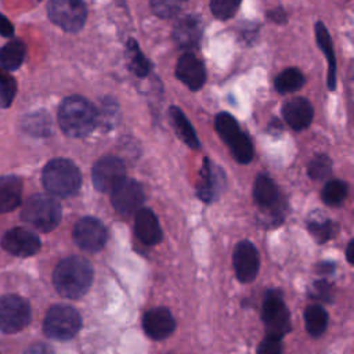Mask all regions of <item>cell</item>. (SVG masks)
<instances>
[{"mask_svg":"<svg viewBox=\"0 0 354 354\" xmlns=\"http://www.w3.org/2000/svg\"><path fill=\"white\" fill-rule=\"evenodd\" d=\"M53 281L61 296L68 299L82 297L91 285L93 267L84 257H66L57 264Z\"/></svg>","mask_w":354,"mask_h":354,"instance_id":"cell-1","label":"cell"},{"mask_svg":"<svg viewBox=\"0 0 354 354\" xmlns=\"http://www.w3.org/2000/svg\"><path fill=\"white\" fill-rule=\"evenodd\" d=\"M95 106L80 95L66 97L58 109V123L62 131L73 138L88 136L97 126Z\"/></svg>","mask_w":354,"mask_h":354,"instance_id":"cell-2","label":"cell"},{"mask_svg":"<svg viewBox=\"0 0 354 354\" xmlns=\"http://www.w3.org/2000/svg\"><path fill=\"white\" fill-rule=\"evenodd\" d=\"M44 188L55 196L66 198L75 195L82 184V174L77 166L69 159H53L43 169Z\"/></svg>","mask_w":354,"mask_h":354,"instance_id":"cell-3","label":"cell"},{"mask_svg":"<svg viewBox=\"0 0 354 354\" xmlns=\"http://www.w3.org/2000/svg\"><path fill=\"white\" fill-rule=\"evenodd\" d=\"M61 213V206L53 196L36 194L26 201L22 218L36 230L48 232L59 224Z\"/></svg>","mask_w":354,"mask_h":354,"instance_id":"cell-4","label":"cell"},{"mask_svg":"<svg viewBox=\"0 0 354 354\" xmlns=\"http://www.w3.org/2000/svg\"><path fill=\"white\" fill-rule=\"evenodd\" d=\"M80 314L71 306L58 304L51 307L44 318L43 330L54 340H69L80 330Z\"/></svg>","mask_w":354,"mask_h":354,"instance_id":"cell-5","label":"cell"},{"mask_svg":"<svg viewBox=\"0 0 354 354\" xmlns=\"http://www.w3.org/2000/svg\"><path fill=\"white\" fill-rule=\"evenodd\" d=\"M216 130L224 142L230 147L234 158L239 163H249L253 158V145L249 137L241 131L239 124L227 112H221L216 116Z\"/></svg>","mask_w":354,"mask_h":354,"instance_id":"cell-6","label":"cell"},{"mask_svg":"<svg viewBox=\"0 0 354 354\" xmlns=\"http://www.w3.org/2000/svg\"><path fill=\"white\" fill-rule=\"evenodd\" d=\"M47 10L50 19L71 33L79 32L87 18V7L83 0H50Z\"/></svg>","mask_w":354,"mask_h":354,"instance_id":"cell-7","label":"cell"},{"mask_svg":"<svg viewBox=\"0 0 354 354\" xmlns=\"http://www.w3.org/2000/svg\"><path fill=\"white\" fill-rule=\"evenodd\" d=\"M30 322L29 303L15 295L0 297V330L15 333Z\"/></svg>","mask_w":354,"mask_h":354,"instance_id":"cell-8","label":"cell"},{"mask_svg":"<svg viewBox=\"0 0 354 354\" xmlns=\"http://www.w3.org/2000/svg\"><path fill=\"white\" fill-rule=\"evenodd\" d=\"M263 321L268 336L282 339L289 330V313L279 293H267L263 304Z\"/></svg>","mask_w":354,"mask_h":354,"instance_id":"cell-9","label":"cell"},{"mask_svg":"<svg viewBox=\"0 0 354 354\" xmlns=\"http://www.w3.org/2000/svg\"><path fill=\"white\" fill-rule=\"evenodd\" d=\"M111 202L119 214L130 216L141 209L144 202V189L138 181L124 177L111 191Z\"/></svg>","mask_w":354,"mask_h":354,"instance_id":"cell-10","label":"cell"},{"mask_svg":"<svg viewBox=\"0 0 354 354\" xmlns=\"http://www.w3.org/2000/svg\"><path fill=\"white\" fill-rule=\"evenodd\" d=\"M124 177V163L116 156H104L93 167V184L101 192H111Z\"/></svg>","mask_w":354,"mask_h":354,"instance_id":"cell-11","label":"cell"},{"mask_svg":"<svg viewBox=\"0 0 354 354\" xmlns=\"http://www.w3.org/2000/svg\"><path fill=\"white\" fill-rule=\"evenodd\" d=\"M108 238L106 228L104 224L94 217L80 218L73 228L75 243L87 252L100 250Z\"/></svg>","mask_w":354,"mask_h":354,"instance_id":"cell-12","label":"cell"},{"mask_svg":"<svg viewBox=\"0 0 354 354\" xmlns=\"http://www.w3.org/2000/svg\"><path fill=\"white\" fill-rule=\"evenodd\" d=\"M232 260L235 274L241 282L248 283L256 278L260 266V257L253 243L249 241L239 242L234 250Z\"/></svg>","mask_w":354,"mask_h":354,"instance_id":"cell-13","label":"cell"},{"mask_svg":"<svg viewBox=\"0 0 354 354\" xmlns=\"http://www.w3.org/2000/svg\"><path fill=\"white\" fill-rule=\"evenodd\" d=\"M1 246L4 250L14 256L28 257L39 252L40 239L36 234L25 228H12L7 231L1 238Z\"/></svg>","mask_w":354,"mask_h":354,"instance_id":"cell-14","label":"cell"},{"mask_svg":"<svg viewBox=\"0 0 354 354\" xmlns=\"http://www.w3.org/2000/svg\"><path fill=\"white\" fill-rule=\"evenodd\" d=\"M176 77L188 88L196 91L202 88L206 80V72L202 61L194 54L187 53L180 57L176 65Z\"/></svg>","mask_w":354,"mask_h":354,"instance_id":"cell-15","label":"cell"},{"mask_svg":"<svg viewBox=\"0 0 354 354\" xmlns=\"http://www.w3.org/2000/svg\"><path fill=\"white\" fill-rule=\"evenodd\" d=\"M142 328L151 339L160 340L173 333L176 321L167 308L156 307L145 313L142 318Z\"/></svg>","mask_w":354,"mask_h":354,"instance_id":"cell-16","label":"cell"},{"mask_svg":"<svg viewBox=\"0 0 354 354\" xmlns=\"http://www.w3.org/2000/svg\"><path fill=\"white\" fill-rule=\"evenodd\" d=\"M173 40L180 48H195L202 37V22L195 14L180 18L173 28Z\"/></svg>","mask_w":354,"mask_h":354,"instance_id":"cell-17","label":"cell"},{"mask_svg":"<svg viewBox=\"0 0 354 354\" xmlns=\"http://www.w3.org/2000/svg\"><path fill=\"white\" fill-rule=\"evenodd\" d=\"M282 115L285 122L293 130H303L313 122L314 111L311 104L303 97H295L285 102L282 108Z\"/></svg>","mask_w":354,"mask_h":354,"instance_id":"cell-18","label":"cell"},{"mask_svg":"<svg viewBox=\"0 0 354 354\" xmlns=\"http://www.w3.org/2000/svg\"><path fill=\"white\" fill-rule=\"evenodd\" d=\"M134 231L137 238L145 245H156L162 239V230L158 217L151 209L141 207L136 213Z\"/></svg>","mask_w":354,"mask_h":354,"instance_id":"cell-19","label":"cell"},{"mask_svg":"<svg viewBox=\"0 0 354 354\" xmlns=\"http://www.w3.org/2000/svg\"><path fill=\"white\" fill-rule=\"evenodd\" d=\"M22 181L15 176L0 177V213H8L19 206Z\"/></svg>","mask_w":354,"mask_h":354,"instance_id":"cell-20","label":"cell"},{"mask_svg":"<svg viewBox=\"0 0 354 354\" xmlns=\"http://www.w3.org/2000/svg\"><path fill=\"white\" fill-rule=\"evenodd\" d=\"M315 39L317 44L321 48V51L325 54L328 59V87L329 90H335L336 87V58H335V51L332 46V39L328 33V29L325 25L318 21L315 24Z\"/></svg>","mask_w":354,"mask_h":354,"instance_id":"cell-21","label":"cell"},{"mask_svg":"<svg viewBox=\"0 0 354 354\" xmlns=\"http://www.w3.org/2000/svg\"><path fill=\"white\" fill-rule=\"evenodd\" d=\"M170 119L171 123L176 129V133L178 134V137L191 148L196 149L199 148V140L196 137V133L192 127V124L189 123V120L187 119V116L184 115V112L177 108V106H170Z\"/></svg>","mask_w":354,"mask_h":354,"instance_id":"cell-22","label":"cell"},{"mask_svg":"<svg viewBox=\"0 0 354 354\" xmlns=\"http://www.w3.org/2000/svg\"><path fill=\"white\" fill-rule=\"evenodd\" d=\"M26 54L24 41L15 39L0 48V68L4 71H14L21 66Z\"/></svg>","mask_w":354,"mask_h":354,"instance_id":"cell-23","label":"cell"},{"mask_svg":"<svg viewBox=\"0 0 354 354\" xmlns=\"http://www.w3.org/2000/svg\"><path fill=\"white\" fill-rule=\"evenodd\" d=\"M253 196L260 206H272L278 198V189L275 183L267 174H259L253 185Z\"/></svg>","mask_w":354,"mask_h":354,"instance_id":"cell-24","label":"cell"},{"mask_svg":"<svg viewBox=\"0 0 354 354\" xmlns=\"http://www.w3.org/2000/svg\"><path fill=\"white\" fill-rule=\"evenodd\" d=\"M126 58L130 71L138 77H144L151 72V62L140 50L134 39H129L126 44Z\"/></svg>","mask_w":354,"mask_h":354,"instance_id":"cell-25","label":"cell"},{"mask_svg":"<svg viewBox=\"0 0 354 354\" xmlns=\"http://www.w3.org/2000/svg\"><path fill=\"white\" fill-rule=\"evenodd\" d=\"M304 322H306V329L307 332L317 337L319 335L324 333V330L326 329L328 325V314L326 311L318 306V304H313L308 306L306 313H304Z\"/></svg>","mask_w":354,"mask_h":354,"instance_id":"cell-26","label":"cell"},{"mask_svg":"<svg viewBox=\"0 0 354 354\" xmlns=\"http://www.w3.org/2000/svg\"><path fill=\"white\" fill-rule=\"evenodd\" d=\"M275 90L281 94L292 93L303 87L304 76L297 68H288L275 77Z\"/></svg>","mask_w":354,"mask_h":354,"instance_id":"cell-27","label":"cell"},{"mask_svg":"<svg viewBox=\"0 0 354 354\" xmlns=\"http://www.w3.org/2000/svg\"><path fill=\"white\" fill-rule=\"evenodd\" d=\"M188 0H151V8L155 15L163 19L177 17L187 6Z\"/></svg>","mask_w":354,"mask_h":354,"instance_id":"cell-28","label":"cell"},{"mask_svg":"<svg viewBox=\"0 0 354 354\" xmlns=\"http://www.w3.org/2000/svg\"><path fill=\"white\" fill-rule=\"evenodd\" d=\"M347 196V184L340 180L328 181L322 189V199L329 206L340 205Z\"/></svg>","mask_w":354,"mask_h":354,"instance_id":"cell-29","label":"cell"},{"mask_svg":"<svg viewBox=\"0 0 354 354\" xmlns=\"http://www.w3.org/2000/svg\"><path fill=\"white\" fill-rule=\"evenodd\" d=\"M15 93L17 83L14 77L8 73V71L0 68V106H10L15 97Z\"/></svg>","mask_w":354,"mask_h":354,"instance_id":"cell-30","label":"cell"},{"mask_svg":"<svg viewBox=\"0 0 354 354\" xmlns=\"http://www.w3.org/2000/svg\"><path fill=\"white\" fill-rule=\"evenodd\" d=\"M198 192H199L198 195L206 202L212 201L213 196L216 195V178L213 176L212 166L207 159L205 160V166L202 169V181H201Z\"/></svg>","mask_w":354,"mask_h":354,"instance_id":"cell-31","label":"cell"},{"mask_svg":"<svg viewBox=\"0 0 354 354\" xmlns=\"http://www.w3.org/2000/svg\"><path fill=\"white\" fill-rule=\"evenodd\" d=\"M332 162L326 155H317L310 160L308 176L313 180H324L330 174Z\"/></svg>","mask_w":354,"mask_h":354,"instance_id":"cell-32","label":"cell"},{"mask_svg":"<svg viewBox=\"0 0 354 354\" xmlns=\"http://www.w3.org/2000/svg\"><path fill=\"white\" fill-rule=\"evenodd\" d=\"M241 1L242 0H210V10L216 18L228 19L236 12Z\"/></svg>","mask_w":354,"mask_h":354,"instance_id":"cell-33","label":"cell"},{"mask_svg":"<svg viewBox=\"0 0 354 354\" xmlns=\"http://www.w3.org/2000/svg\"><path fill=\"white\" fill-rule=\"evenodd\" d=\"M51 120L46 113L30 115L26 120V130L36 136H46L50 133Z\"/></svg>","mask_w":354,"mask_h":354,"instance_id":"cell-34","label":"cell"},{"mask_svg":"<svg viewBox=\"0 0 354 354\" xmlns=\"http://www.w3.org/2000/svg\"><path fill=\"white\" fill-rule=\"evenodd\" d=\"M257 354H282L281 339L267 335L264 340L259 344Z\"/></svg>","mask_w":354,"mask_h":354,"instance_id":"cell-35","label":"cell"},{"mask_svg":"<svg viewBox=\"0 0 354 354\" xmlns=\"http://www.w3.org/2000/svg\"><path fill=\"white\" fill-rule=\"evenodd\" d=\"M308 228L311 230V232L317 236V238H319L321 241H325V239H328L329 236H332V230H333V227H332V223H311L310 225H308Z\"/></svg>","mask_w":354,"mask_h":354,"instance_id":"cell-36","label":"cell"},{"mask_svg":"<svg viewBox=\"0 0 354 354\" xmlns=\"http://www.w3.org/2000/svg\"><path fill=\"white\" fill-rule=\"evenodd\" d=\"M24 354H54L53 348L44 343H35L26 348Z\"/></svg>","mask_w":354,"mask_h":354,"instance_id":"cell-37","label":"cell"},{"mask_svg":"<svg viewBox=\"0 0 354 354\" xmlns=\"http://www.w3.org/2000/svg\"><path fill=\"white\" fill-rule=\"evenodd\" d=\"M14 33V26L3 15L0 14V35L4 37H10Z\"/></svg>","mask_w":354,"mask_h":354,"instance_id":"cell-38","label":"cell"},{"mask_svg":"<svg viewBox=\"0 0 354 354\" xmlns=\"http://www.w3.org/2000/svg\"><path fill=\"white\" fill-rule=\"evenodd\" d=\"M268 18L272 19L274 22L282 24V22H285V19H286V14H285V11H283L282 8H275V10H271V11L268 12Z\"/></svg>","mask_w":354,"mask_h":354,"instance_id":"cell-39","label":"cell"},{"mask_svg":"<svg viewBox=\"0 0 354 354\" xmlns=\"http://www.w3.org/2000/svg\"><path fill=\"white\" fill-rule=\"evenodd\" d=\"M353 241L348 242V246H347V252H346V256H347V260L348 263H353V256H351V252H353Z\"/></svg>","mask_w":354,"mask_h":354,"instance_id":"cell-40","label":"cell"}]
</instances>
